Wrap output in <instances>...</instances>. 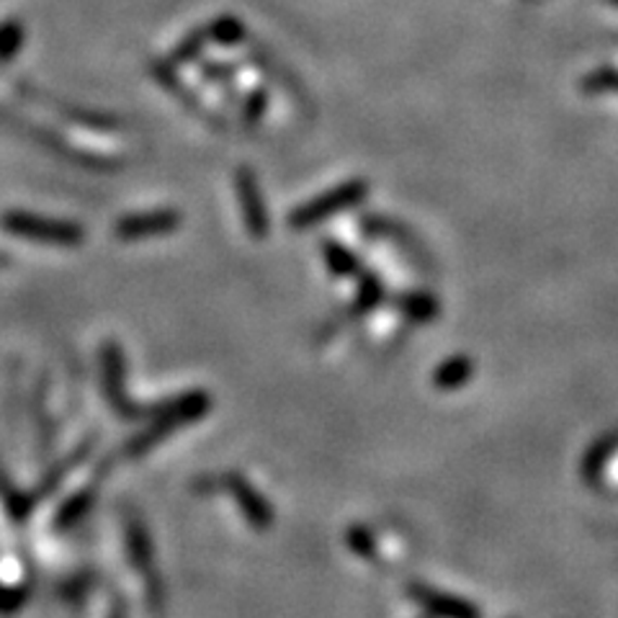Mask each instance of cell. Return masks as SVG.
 <instances>
[{"label": "cell", "mask_w": 618, "mask_h": 618, "mask_svg": "<svg viewBox=\"0 0 618 618\" xmlns=\"http://www.w3.org/2000/svg\"><path fill=\"white\" fill-rule=\"evenodd\" d=\"M206 410H209V395H204V391H191V395L163 402V408L153 415V425L140 433V436H134L132 441L124 443L119 456L127 459V462L142 459L144 453L155 449L157 443L165 441V438L181 428V425H191L196 423L198 417H204Z\"/></svg>", "instance_id": "cell-1"}, {"label": "cell", "mask_w": 618, "mask_h": 618, "mask_svg": "<svg viewBox=\"0 0 618 618\" xmlns=\"http://www.w3.org/2000/svg\"><path fill=\"white\" fill-rule=\"evenodd\" d=\"M93 449H95V436H88L86 441H80L70 453H65L60 462H54L50 469L41 474L37 487H31L29 492L16 490L9 500H3L5 511H9L13 524H26V520H29V515L37 511V505L44 503L50 494L57 492L60 485L65 482V479L70 477V474L78 469V466L86 462L88 456H91Z\"/></svg>", "instance_id": "cell-2"}, {"label": "cell", "mask_w": 618, "mask_h": 618, "mask_svg": "<svg viewBox=\"0 0 618 618\" xmlns=\"http://www.w3.org/2000/svg\"><path fill=\"white\" fill-rule=\"evenodd\" d=\"M101 361V382H103V397H106L108 408L119 421H142V417H153L160 404L153 408H142L132 397L127 395V356H124L121 346L116 340H103L99 350Z\"/></svg>", "instance_id": "cell-3"}, {"label": "cell", "mask_w": 618, "mask_h": 618, "mask_svg": "<svg viewBox=\"0 0 618 618\" xmlns=\"http://www.w3.org/2000/svg\"><path fill=\"white\" fill-rule=\"evenodd\" d=\"M0 230L5 235L31 240V243L44 245H60V247H75L86 240V230L73 219H57V217H41L34 211L9 209L0 215Z\"/></svg>", "instance_id": "cell-4"}, {"label": "cell", "mask_w": 618, "mask_h": 618, "mask_svg": "<svg viewBox=\"0 0 618 618\" xmlns=\"http://www.w3.org/2000/svg\"><path fill=\"white\" fill-rule=\"evenodd\" d=\"M114 466V456L108 459H101L99 466H95L93 477L88 479L86 485L78 487L73 494H67L65 500H62L57 513H54V531H70L80 524L82 518H86L88 513H91V507L95 505V500H99V492H101V485L106 482L108 472H112Z\"/></svg>", "instance_id": "cell-5"}, {"label": "cell", "mask_w": 618, "mask_h": 618, "mask_svg": "<svg viewBox=\"0 0 618 618\" xmlns=\"http://www.w3.org/2000/svg\"><path fill=\"white\" fill-rule=\"evenodd\" d=\"M124 533H127V552L129 562L137 572L142 575V580L147 582V593L153 608H157V597H160V585H157V575H155V552H153V541H150L147 526L137 518V513H127L124 518Z\"/></svg>", "instance_id": "cell-6"}, {"label": "cell", "mask_w": 618, "mask_h": 618, "mask_svg": "<svg viewBox=\"0 0 618 618\" xmlns=\"http://www.w3.org/2000/svg\"><path fill=\"white\" fill-rule=\"evenodd\" d=\"M181 224V215L173 209H155V211H134V215H124L116 219L114 235L119 240H144V237H157L176 232Z\"/></svg>", "instance_id": "cell-7"}, {"label": "cell", "mask_w": 618, "mask_h": 618, "mask_svg": "<svg viewBox=\"0 0 618 618\" xmlns=\"http://www.w3.org/2000/svg\"><path fill=\"white\" fill-rule=\"evenodd\" d=\"M26 95H29V99H39L47 108H52L54 114H60L62 119L78 124V127H82V129H91V132L106 134V132H119L121 129V121L112 114L93 112V108H82V106H78V103L60 101V99H54V95L44 93V91H34V88H26Z\"/></svg>", "instance_id": "cell-8"}, {"label": "cell", "mask_w": 618, "mask_h": 618, "mask_svg": "<svg viewBox=\"0 0 618 618\" xmlns=\"http://www.w3.org/2000/svg\"><path fill=\"white\" fill-rule=\"evenodd\" d=\"M361 196V189L359 185H350V189H340V191H335L333 196H325V198H320L318 204H312V206H307L305 211H297L294 215V224H307V222H318V219L322 217H327V215H335V211L340 209L338 204H348V202H356V198Z\"/></svg>", "instance_id": "cell-9"}, {"label": "cell", "mask_w": 618, "mask_h": 618, "mask_svg": "<svg viewBox=\"0 0 618 618\" xmlns=\"http://www.w3.org/2000/svg\"><path fill=\"white\" fill-rule=\"evenodd\" d=\"M26 39L24 21L9 18L0 24V62H11L21 52Z\"/></svg>", "instance_id": "cell-10"}, {"label": "cell", "mask_w": 618, "mask_h": 618, "mask_svg": "<svg viewBox=\"0 0 618 618\" xmlns=\"http://www.w3.org/2000/svg\"><path fill=\"white\" fill-rule=\"evenodd\" d=\"M44 400H47V395H44V389H37V400H34V421H37V436H39V443H41V449L44 451H50L52 446H54V423H52V417H50V412H47L44 408Z\"/></svg>", "instance_id": "cell-11"}, {"label": "cell", "mask_w": 618, "mask_h": 618, "mask_svg": "<svg viewBox=\"0 0 618 618\" xmlns=\"http://www.w3.org/2000/svg\"><path fill=\"white\" fill-rule=\"evenodd\" d=\"M415 593H417L415 601H421L425 608L436 610V614H472V606H464V603L449 601V597H446V595L430 593V590H421V588H415Z\"/></svg>", "instance_id": "cell-12"}, {"label": "cell", "mask_w": 618, "mask_h": 618, "mask_svg": "<svg viewBox=\"0 0 618 618\" xmlns=\"http://www.w3.org/2000/svg\"><path fill=\"white\" fill-rule=\"evenodd\" d=\"M240 196H243L247 222H250L253 230H260V209L256 206L258 204L256 202V189H253L250 176H245V173H240Z\"/></svg>", "instance_id": "cell-13"}, {"label": "cell", "mask_w": 618, "mask_h": 618, "mask_svg": "<svg viewBox=\"0 0 618 618\" xmlns=\"http://www.w3.org/2000/svg\"><path fill=\"white\" fill-rule=\"evenodd\" d=\"M230 487H232V492H235V498L240 500V505H243L245 511H247V515H253V518L263 520V515H260V513H263V505H260L258 500L253 498L250 487H245L237 477H230Z\"/></svg>", "instance_id": "cell-14"}, {"label": "cell", "mask_w": 618, "mask_h": 618, "mask_svg": "<svg viewBox=\"0 0 618 618\" xmlns=\"http://www.w3.org/2000/svg\"><path fill=\"white\" fill-rule=\"evenodd\" d=\"M91 585H93V577L78 575V577H73V580L67 582L65 588H62V595H65V601H70V603H75V606H80V603L86 601V595H88V590H91Z\"/></svg>", "instance_id": "cell-15"}, {"label": "cell", "mask_w": 618, "mask_h": 618, "mask_svg": "<svg viewBox=\"0 0 618 618\" xmlns=\"http://www.w3.org/2000/svg\"><path fill=\"white\" fill-rule=\"evenodd\" d=\"M26 595L29 590L26 588H9V585H0V614H13L26 603Z\"/></svg>", "instance_id": "cell-16"}, {"label": "cell", "mask_w": 618, "mask_h": 618, "mask_svg": "<svg viewBox=\"0 0 618 618\" xmlns=\"http://www.w3.org/2000/svg\"><path fill=\"white\" fill-rule=\"evenodd\" d=\"M11 266V256H5V253H0V268Z\"/></svg>", "instance_id": "cell-17"}]
</instances>
